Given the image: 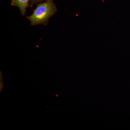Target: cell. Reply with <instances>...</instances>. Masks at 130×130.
<instances>
[{"instance_id":"cell-1","label":"cell","mask_w":130,"mask_h":130,"mask_svg":"<svg viewBox=\"0 0 130 130\" xmlns=\"http://www.w3.org/2000/svg\"><path fill=\"white\" fill-rule=\"evenodd\" d=\"M57 8L53 0H48L37 4V7L30 16L26 18L30 21L31 25H46L50 18L57 12Z\"/></svg>"},{"instance_id":"cell-2","label":"cell","mask_w":130,"mask_h":130,"mask_svg":"<svg viewBox=\"0 0 130 130\" xmlns=\"http://www.w3.org/2000/svg\"><path fill=\"white\" fill-rule=\"evenodd\" d=\"M30 0H11V4L12 6L17 7L23 16L25 15L26 9L29 6Z\"/></svg>"},{"instance_id":"cell-3","label":"cell","mask_w":130,"mask_h":130,"mask_svg":"<svg viewBox=\"0 0 130 130\" xmlns=\"http://www.w3.org/2000/svg\"><path fill=\"white\" fill-rule=\"evenodd\" d=\"M48 1V0H30V6L31 7L35 4H38V3H40L42 2L46 1Z\"/></svg>"}]
</instances>
